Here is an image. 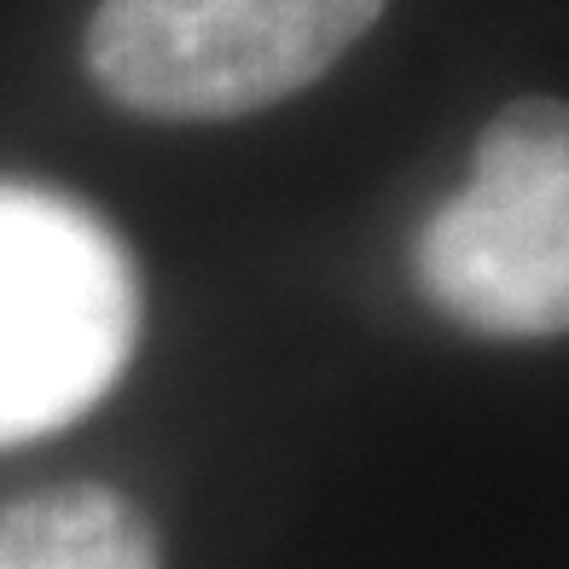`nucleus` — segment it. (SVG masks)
I'll list each match as a JSON object with an SVG mask.
<instances>
[{"label": "nucleus", "mask_w": 569, "mask_h": 569, "mask_svg": "<svg viewBox=\"0 0 569 569\" xmlns=\"http://www.w3.org/2000/svg\"><path fill=\"white\" fill-rule=\"evenodd\" d=\"M140 343L134 256L93 210L0 180V448L93 412Z\"/></svg>", "instance_id": "nucleus-1"}, {"label": "nucleus", "mask_w": 569, "mask_h": 569, "mask_svg": "<svg viewBox=\"0 0 569 569\" xmlns=\"http://www.w3.org/2000/svg\"><path fill=\"white\" fill-rule=\"evenodd\" d=\"M390 0H106L88 70L117 106L221 122L291 99L338 64Z\"/></svg>", "instance_id": "nucleus-2"}, {"label": "nucleus", "mask_w": 569, "mask_h": 569, "mask_svg": "<svg viewBox=\"0 0 569 569\" xmlns=\"http://www.w3.org/2000/svg\"><path fill=\"white\" fill-rule=\"evenodd\" d=\"M419 291L482 338H558L569 320V117L517 99L482 128L471 180L412 244Z\"/></svg>", "instance_id": "nucleus-3"}, {"label": "nucleus", "mask_w": 569, "mask_h": 569, "mask_svg": "<svg viewBox=\"0 0 569 569\" xmlns=\"http://www.w3.org/2000/svg\"><path fill=\"white\" fill-rule=\"evenodd\" d=\"M0 569H163V547L128 495L70 482L0 511Z\"/></svg>", "instance_id": "nucleus-4"}]
</instances>
